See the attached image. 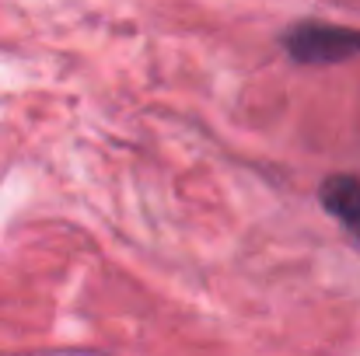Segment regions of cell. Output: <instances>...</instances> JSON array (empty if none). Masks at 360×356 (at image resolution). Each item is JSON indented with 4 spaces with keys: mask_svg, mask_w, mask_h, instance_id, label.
Instances as JSON below:
<instances>
[{
    "mask_svg": "<svg viewBox=\"0 0 360 356\" xmlns=\"http://www.w3.org/2000/svg\"><path fill=\"white\" fill-rule=\"evenodd\" d=\"M319 199L329 210V217H336L340 228L360 241V178L357 175H333V178H326Z\"/></svg>",
    "mask_w": 360,
    "mask_h": 356,
    "instance_id": "2",
    "label": "cell"
},
{
    "mask_svg": "<svg viewBox=\"0 0 360 356\" xmlns=\"http://www.w3.org/2000/svg\"><path fill=\"white\" fill-rule=\"evenodd\" d=\"M280 42L301 67H333L360 56V32L333 21H297L283 32Z\"/></svg>",
    "mask_w": 360,
    "mask_h": 356,
    "instance_id": "1",
    "label": "cell"
}]
</instances>
